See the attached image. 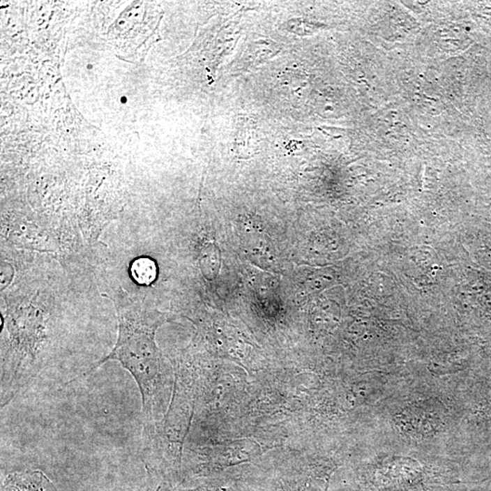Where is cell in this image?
<instances>
[{
	"instance_id": "obj_1",
	"label": "cell",
	"mask_w": 491,
	"mask_h": 491,
	"mask_svg": "<svg viewBox=\"0 0 491 491\" xmlns=\"http://www.w3.org/2000/svg\"><path fill=\"white\" fill-rule=\"evenodd\" d=\"M115 305L119 336L112 352L88 371L107 361H119L133 377L142 394L143 424L158 418L163 391V362L155 342V333L163 323V315L152 310L142 298L124 289L114 296L104 295Z\"/></svg>"
},
{
	"instance_id": "obj_2",
	"label": "cell",
	"mask_w": 491,
	"mask_h": 491,
	"mask_svg": "<svg viewBox=\"0 0 491 491\" xmlns=\"http://www.w3.org/2000/svg\"><path fill=\"white\" fill-rule=\"evenodd\" d=\"M2 491H56L53 482L40 471L12 473L3 483Z\"/></svg>"
},
{
	"instance_id": "obj_3",
	"label": "cell",
	"mask_w": 491,
	"mask_h": 491,
	"mask_svg": "<svg viewBox=\"0 0 491 491\" xmlns=\"http://www.w3.org/2000/svg\"><path fill=\"white\" fill-rule=\"evenodd\" d=\"M131 276L140 285H149L157 278V265L153 259L149 257H139L135 259L131 264Z\"/></svg>"
},
{
	"instance_id": "obj_4",
	"label": "cell",
	"mask_w": 491,
	"mask_h": 491,
	"mask_svg": "<svg viewBox=\"0 0 491 491\" xmlns=\"http://www.w3.org/2000/svg\"><path fill=\"white\" fill-rule=\"evenodd\" d=\"M123 98L122 103H126V98Z\"/></svg>"
}]
</instances>
